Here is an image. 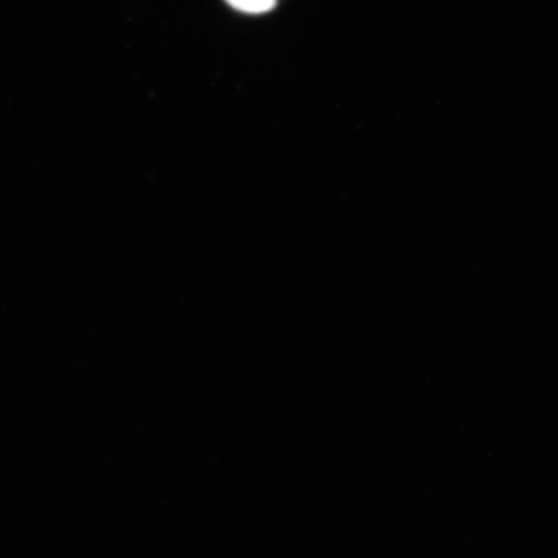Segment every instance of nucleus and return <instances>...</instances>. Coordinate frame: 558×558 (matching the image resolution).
Returning a JSON list of instances; mask_svg holds the SVG:
<instances>
[{
  "label": "nucleus",
  "instance_id": "f257e3e1",
  "mask_svg": "<svg viewBox=\"0 0 558 558\" xmlns=\"http://www.w3.org/2000/svg\"><path fill=\"white\" fill-rule=\"evenodd\" d=\"M233 9L247 13H263L274 10L277 0H227Z\"/></svg>",
  "mask_w": 558,
  "mask_h": 558
}]
</instances>
